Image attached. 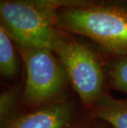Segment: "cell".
<instances>
[{"label":"cell","instance_id":"6da1fadb","mask_svg":"<svg viewBox=\"0 0 127 128\" xmlns=\"http://www.w3.org/2000/svg\"><path fill=\"white\" fill-rule=\"evenodd\" d=\"M57 28L82 35L105 50L127 56V9L96 4L61 8L55 12Z\"/></svg>","mask_w":127,"mask_h":128},{"label":"cell","instance_id":"7a4b0ae2","mask_svg":"<svg viewBox=\"0 0 127 128\" xmlns=\"http://www.w3.org/2000/svg\"><path fill=\"white\" fill-rule=\"evenodd\" d=\"M0 18L17 47L53 49L58 33L55 11L29 0H1Z\"/></svg>","mask_w":127,"mask_h":128},{"label":"cell","instance_id":"52a82bcc","mask_svg":"<svg viewBox=\"0 0 127 128\" xmlns=\"http://www.w3.org/2000/svg\"><path fill=\"white\" fill-rule=\"evenodd\" d=\"M18 70V60L14 42L0 24V71L6 78L13 77Z\"/></svg>","mask_w":127,"mask_h":128},{"label":"cell","instance_id":"3957f363","mask_svg":"<svg viewBox=\"0 0 127 128\" xmlns=\"http://www.w3.org/2000/svg\"><path fill=\"white\" fill-rule=\"evenodd\" d=\"M52 50L81 101L92 108L103 95L104 76L96 54L87 46L63 36L59 32Z\"/></svg>","mask_w":127,"mask_h":128},{"label":"cell","instance_id":"277c9868","mask_svg":"<svg viewBox=\"0 0 127 128\" xmlns=\"http://www.w3.org/2000/svg\"><path fill=\"white\" fill-rule=\"evenodd\" d=\"M26 66L24 98L31 105H40L61 92L68 78L63 66L49 48L18 47Z\"/></svg>","mask_w":127,"mask_h":128},{"label":"cell","instance_id":"8992f818","mask_svg":"<svg viewBox=\"0 0 127 128\" xmlns=\"http://www.w3.org/2000/svg\"><path fill=\"white\" fill-rule=\"evenodd\" d=\"M92 108L96 118L107 122L113 128H127V102L103 94Z\"/></svg>","mask_w":127,"mask_h":128},{"label":"cell","instance_id":"5b68a950","mask_svg":"<svg viewBox=\"0 0 127 128\" xmlns=\"http://www.w3.org/2000/svg\"><path fill=\"white\" fill-rule=\"evenodd\" d=\"M71 118L67 103L48 104L31 112L16 116L7 128H66Z\"/></svg>","mask_w":127,"mask_h":128},{"label":"cell","instance_id":"30bf717a","mask_svg":"<svg viewBox=\"0 0 127 128\" xmlns=\"http://www.w3.org/2000/svg\"><path fill=\"white\" fill-rule=\"evenodd\" d=\"M15 94L12 91H6L2 92L0 99V115H1V122L4 127L16 116H13L15 110Z\"/></svg>","mask_w":127,"mask_h":128},{"label":"cell","instance_id":"ba28073f","mask_svg":"<svg viewBox=\"0 0 127 128\" xmlns=\"http://www.w3.org/2000/svg\"><path fill=\"white\" fill-rule=\"evenodd\" d=\"M29 1H31L55 12L61 8L105 4L104 0H29Z\"/></svg>","mask_w":127,"mask_h":128},{"label":"cell","instance_id":"9c48e42d","mask_svg":"<svg viewBox=\"0 0 127 128\" xmlns=\"http://www.w3.org/2000/svg\"><path fill=\"white\" fill-rule=\"evenodd\" d=\"M110 74L111 81L114 88L127 92V56L116 60Z\"/></svg>","mask_w":127,"mask_h":128}]
</instances>
